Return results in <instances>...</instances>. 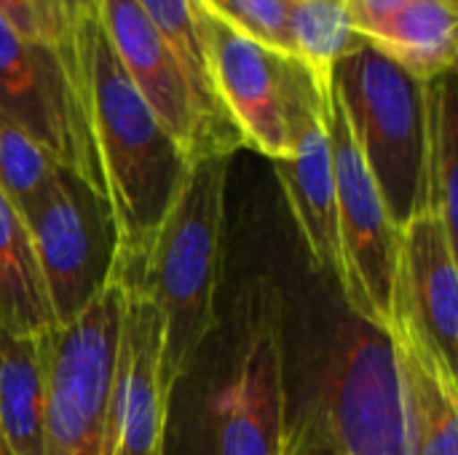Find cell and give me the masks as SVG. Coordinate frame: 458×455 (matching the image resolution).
<instances>
[{
	"label": "cell",
	"mask_w": 458,
	"mask_h": 455,
	"mask_svg": "<svg viewBox=\"0 0 458 455\" xmlns=\"http://www.w3.org/2000/svg\"><path fill=\"white\" fill-rule=\"evenodd\" d=\"M293 59L306 70L314 91L327 99L338 62L362 38L352 29L346 0H293L290 3Z\"/></svg>",
	"instance_id": "21"
},
{
	"label": "cell",
	"mask_w": 458,
	"mask_h": 455,
	"mask_svg": "<svg viewBox=\"0 0 458 455\" xmlns=\"http://www.w3.org/2000/svg\"><path fill=\"white\" fill-rule=\"evenodd\" d=\"M38 3H40V5H43V8H46V11L59 21V16H56V3H54V0H38ZM59 29H62V21H59Z\"/></svg>",
	"instance_id": "28"
},
{
	"label": "cell",
	"mask_w": 458,
	"mask_h": 455,
	"mask_svg": "<svg viewBox=\"0 0 458 455\" xmlns=\"http://www.w3.org/2000/svg\"><path fill=\"white\" fill-rule=\"evenodd\" d=\"M330 99V97H327ZM306 70L287 59L284 75V118L287 153L274 164L290 215L311 257V268L333 274L338 282V215H335V177L330 142L325 129V105Z\"/></svg>",
	"instance_id": "9"
},
{
	"label": "cell",
	"mask_w": 458,
	"mask_h": 455,
	"mask_svg": "<svg viewBox=\"0 0 458 455\" xmlns=\"http://www.w3.org/2000/svg\"><path fill=\"white\" fill-rule=\"evenodd\" d=\"M142 5V11L148 13L150 24L156 27V32L164 38L166 48L172 51L174 62L180 64L209 129L215 131V137L220 139V145L233 156L236 150L244 147V139L236 129V123L231 121L225 105L220 102L212 75H209V64H207V51H204V40L199 32V21H196V11L191 0H137Z\"/></svg>",
	"instance_id": "19"
},
{
	"label": "cell",
	"mask_w": 458,
	"mask_h": 455,
	"mask_svg": "<svg viewBox=\"0 0 458 455\" xmlns=\"http://www.w3.org/2000/svg\"><path fill=\"white\" fill-rule=\"evenodd\" d=\"M0 455H5V451H3V442H0Z\"/></svg>",
	"instance_id": "29"
},
{
	"label": "cell",
	"mask_w": 458,
	"mask_h": 455,
	"mask_svg": "<svg viewBox=\"0 0 458 455\" xmlns=\"http://www.w3.org/2000/svg\"><path fill=\"white\" fill-rule=\"evenodd\" d=\"M115 225V279L131 284L172 209L191 161L123 72L99 11L70 21L54 46Z\"/></svg>",
	"instance_id": "1"
},
{
	"label": "cell",
	"mask_w": 458,
	"mask_h": 455,
	"mask_svg": "<svg viewBox=\"0 0 458 455\" xmlns=\"http://www.w3.org/2000/svg\"><path fill=\"white\" fill-rule=\"evenodd\" d=\"M233 29L293 59L290 3L293 0H196Z\"/></svg>",
	"instance_id": "23"
},
{
	"label": "cell",
	"mask_w": 458,
	"mask_h": 455,
	"mask_svg": "<svg viewBox=\"0 0 458 455\" xmlns=\"http://www.w3.org/2000/svg\"><path fill=\"white\" fill-rule=\"evenodd\" d=\"M191 3L196 11L215 91L236 123L244 147L266 156L268 161L284 158V75L290 56H282L247 38L196 0Z\"/></svg>",
	"instance_id": "10"
},
{
	"label": "cell",
	"mask_w": 458,
	"mask_h": 455,
	"mask_svg": "<svg viewBox=\"0 0 458 455\" xmlns=\"http://www.w3.org/2000/svg\"><path fill=\"white\" fill-rule=\"evenodd\" d=\"M54 3H56V16H59V21H62V29H64L70 21L86 16V13L99 11V0H54Z\"/></svg>",
	"instance_id": "27"
},
{
	"label": "cell",
	"mask_w": 458,
	"mask_h": 455,
	"mask_svg": "<svg viewBox=\"0 0 458 455\" xmlns=\"http://www.w3.org/2000/svg\"><path fill=\"white\" fill-rule=\"evenodd\" d=\"M427 97V161H424V209L443 220L458 236V110L454 72L424 83Z\"/></svg>",
	"instance_id": "20"
},
{
	"label": "cell",
	"mask_w": 458,
	"mask_h": 455,
	"mask_svg": "<svg viewBox=\"0 0 458 455\" xmlns=\"http://www.w3.org/2000/svg\"><path fill=\"white\" fill-rule=\"evenodd\" d=\"M333 86L389 217L403 228L424 209V83L362 40L338 62Z\"/></svg>",
	"instance_id": "3"
},
{
	"label": "cell",
	"mask_w": 458,
	"mask_h": 455,
	"mask_svg": "<svg viewBox=\"0 0 458 455\" xmlns=\"http://www.w3.org/2000/svg\"><path fill=\"white\" fill-rule=\"evenodd\" d=\"M56 327L78 319L115 279V225L107 201L62 169L24 215Z\"/></svg>",
	"instance_id": "6"
},
{
	"label": "cell",
	"mask_w": 458,
	"mask_h": 455,
	"mask_svg": "<svg viewBox=\"0 0 458 455\" xmlns=\"http://www.w3.org/2000/svg\"><path fill=\"white\" fill-rule=\"evenodd\" d=\"M408 455H458V381L429 343L403 324L386 330Z\"/></svg>",
	"instance_id": "15"
},
{
	"label": "cell",
	"mask_w": 458,
	"mask_h": 455,
	"mask_svg": "<svg viewBox=\"0 0 458 455\" xmlns=\"http://www.w3.org/2000/svg\"><path fill=\"white\" fill-rule=\"evenodd\" d=\"M0 19L32 43L56 46L62 38L59 21L38 0H0Z\"/></svg>",
	"instance_id": "24"
},
{
	"label": "cell",
	"mask_w": 458,
	"mask_h": 455,
	"mask_svg": "<svg viewBox=\"0 0 458 455\" xmlns=\"http://www.w3.org/2000/svg\"><path fill=\"white\" fill-rule=\"evenodd\" d=\"M287 434L282 335L266 316L250 330L236 373L215 400L217 455H284Z\"/></svg>",
	"instance_id": "14"
},
{
	"label": "cell",
	"mask_w": 458,
	"mask_h": 455,
	"mask_svg": "<svg viewBox=\"0 0 458 455\" xmlns=\"http://www.w3.org/2000/svg\"><path fill=\"white\" fill-rule=\"evenodd\" d=\"M64 166L21 126L0 113V190L24 217Z\"/></svg>",
	"instance_id": "22"
},
{
	"label": "cell",
	"mask_w": 458,
	"mask_h": 455,
	"mask_svg": "<svg viewBox=\"0 0 458 455\" xmlns=\"http://www.w3.org/2000/svg\"><path fill=\"white\" fill-rule=\"evenodd\" d=\"M228 164L231 158L191 164L140 276L126 284L142 292L161 319V381L169 394L217 327Z\"/></svg>",
	"instance_id": "2"
},
{
	"label": "cell",
	"mask_w": 458,
	"mask_h": 455,
	"mask_svg": "<svg viewBox=\"0 0 458 455\" xmlns=\"http://www.w3.org/2000/svg\"><path fill=\"white\" fill-rule=\"evenodd\" d=\"M408 0H346L352 29L365 40L370 38L384 21H389Z\"/></svg>",
	"instance_id": "26"
},
{
	"label": "cell",
	"mask_w": 458,
	"mask_h": 455,
	"mask_svg": "<svg viewBox=\"0 0 458 455\" xmlns=\"http://www.w3.org/2000/svg\"><path fill=\"white\" fill-rule=\"evenodd\" d=\"M317 408L338 455H408L386 333L360 319L338 330Z\"/></svg>",
	"instance_id": "7"
},
{
	"label": "cell",
	"mask_w": 458,
	"mask_h": 455,
	"mask_svg": "<svg viewBox=\"0 0 458 455\" xmlns=\"http://www.w3.org/2000/svg\"><path fill=\"white\" fill-rule=\"evenodd\" d=\"M0 327L46 335L56 327L24 217L0 190Z\"/></svg>",
	"instance_id": "18"
},
{
	"label": "cell",
	"mask_w": 458,
	"mask_h": 455,
	"mask_svg": "<svg viewBox=\"0 0 458 455\" xmlns=\"http://www.w3.org/2000/svg\"><path fill=\"white\" fill-rule=\"evenodd\" d=\"M0 113L38 139L59 166L105 198L78 102L54 46L21 38L0 19Z\"/></svg>",
	"instance_id": "8"
},
{
	"label": "cell",
	"mask_w": 458,
	"mask_h": 455,
	"mask_svg": "<svg viewBox=\"0 0 458 455\" xmlns=\"http://www.w3.org/2000/svg\"><path fill=\"white\" fill-rule=\"evenodd\" d=\"M325 129L335 177L341 257L338 284L354 319L384 333L389 324L400 228L392 223L376 180L360 156L335 86L325 105Z\"/></svg>",
	"instance_id": "5"
},
{
	"label": "cell",
	"mask_w": 458,
	"mask_h": 455,
	"mask_svg": "<svg viewBox=\"0 0 458 455\" xmlns=\"http://www.w3.org/2000/svg\"><path fill=\"white\" fill-rule=\"evenodd\" d=\"M284 455H338L317 405L290 429Z\"/></svg>",
	"instance_id": "25"
},
{
	"label": "cell",
	"mask_w": 458,
	"mask_h": 455,
	"mask_svg": "<svg viewBox=\"0 0 458 455\" xmlns=\"http://www.w3.org/2000/svg\"><path fill=\"white\" fill-rule=\"evenodd\" d=\"M389 324L408 327L448 365L456 367V239L432 212H416L400 228L397 268L389 298Z\"/></svg>",
	"instance_id": "12"
},
{
	"label": "cell",
	"mask_w": 458,
	"mask_h": 455,
	"mask_svg": "<svg viewBox=\"0 0 458 455\" xmlns=\"http://www.w3.org/2000/svg\"><path fill=\"white\" fill-rule=\"evenodd\" d=\"M126 284L113 279L91 306L46 335L43 455H107L113 375Z\"/></svg>",
	"instance_id": "4"
},
{
	"label": "cell",
	"mask_w": 458,
	"mask_h": 455,
	"mask_svg": "<svg viewBox=\"0 0 458 455\" xmlns=\"http://www.w3.org/2000/svg\"><path fill=\"white\" fill-rule=\"evenodd\" d=\"M46 335H16L0 327V442L5 455H43Z\"/></svg>",
	"instance_id": "17"
},
{
	"label": "cell",
	"mask_w": 458,
	"mask_h": 455,
	"mask_svg": "<svg viewBox=\"0 0 458 455\" xmlns=\"http://www.w3.org/2000/svg\"><path fill=\"white\" fill-rule=\"evenodd\" d=\"M169 400L161 381V319L142 292L126 287L107 455H164Z\"/></svg>",
	"instance_id": "13"
},
{
	"label": "cell",
	"mask_w": 458,
	"mask_h": 455,
	"mask_svg": "<svg viewBox=\"0 0 458 455\" xmlns=\"http://www.w3.org/2000/svg\"><path fill=\"white\" fill-rule=\"evenodd\" d=\"M365 43L419 83H432L456 67L458 0H408Z\"/></svg>",
	"instance_id": "16"
},
{
	"label": "cell",
	"mask_w": 458,
	"mask_h": 455,
	"mask_svg": "<svg viewBox=\"0 0 458 455\" xmlns=\"http://www.w3.org/2000/svg\"><path fill=\"white\" fill-rule=\"evenodd\" d=\"M99 19L123 72L180 145L185 158L191 164L204 158H231L209 129L180 64L142 5L137 0H99Z\"/></svg>",
	"instance_id": "11"
}]
</instances>
